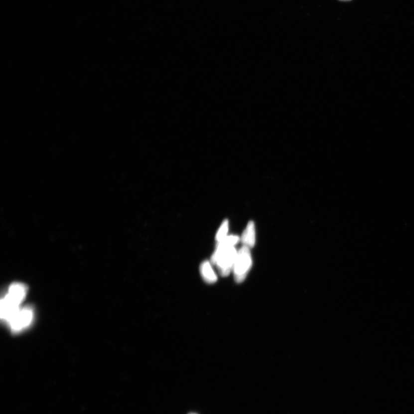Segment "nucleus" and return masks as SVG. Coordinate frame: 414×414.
<instances>
[{"label":"nucleus","mask_w":414,"mask_h":414,"mask_svg":"<svg viewBox=\"0 0 414 414\" xmlns=\"http://www.w3.org/2000/svg\"><path fill=\"white\" fill-rule=\"evenodd\" d=\"M237 253L234 246L229 244L225 239L218 242L211 261L223 276H228L232 270Z\"/></svg>","instance_id":"1"},{"label":"nucleus","mask_w":414,"mask_h":414,"mask_svg":"<svg viewBox=\"0 0 414 414\" xmlns=\"http://www.w3.org/2000/svg\"><path fill=\"white\" fill-rule=\"evenodd\" d=\"M251 252L248 246H244L237 253L234 266V276L238 282L243 281L251 267Z\"/></svg>","instance_id":"2"},{"label":"nucleus","mask_w":414,"mask_h":414,"mask_svg":"<svg viewBox=\"0 0 414 414\" xmlns=\"http://www.w3.org/2000/svg\"><path fill=\"white\" fill-rule=\"evenodd\" d=\"M33 312L28 308H20L8 321L12 330L18 331L27 327L32 322Z\"/></svg>","instance_id":"3"},{"label":"nucleus","mask_w":414,"mask_h":414,"mask_svg":"<svg viewBox=\"0 0 414 414\" xmlns=\"http://www.w3.org/2000/svg\"><path fill=\"white\" fill-rule=\"evenodd\" d=\"M26 293H27V288L25 285L20 283H14L10 286L5 296L20 305L21 302L24 299Z\"/></svg>","instance_id":"4"},{"label":"nucleus","mask_w":414,"mask_h":414,"mask_svg":"<svg viewBox=\"0 0 414 414\" xmlns=\"http://www.w3.org/2000/svg\"><path fill=\"white\" fill-rule=\"evenodd\" d=\"M200 272L204 280L209 284H213L217 281V276L211 266V264L208 261H204L201 265Z\"/></svg>","instance_id":"5"},{"label":"nucleus","mask_w":414,"mask_h":414,"mask_svg":"<svg viewBox=\"0 0 414 414\" xmlns=\"http://www.w3.org/2000/svg\"><path fill=\"white\" fill-rule=\"evenodd\" d=\"M255 227L253 222L249 223L242 237V241L246 246L253 247L255 244Z\"/></svg>","instance_id":"6"},{"label":"nucleus","mask_w":414,"mask_h":414,"mask_svg":"<svg viewBox=\"0 0 414 414\" xmlns=\"http://www.w3.org/2000/svg\"><path fill=\"white\" fill-rule=\"evenodd\" d=\"M229 222L225 221L222 224L221 227L216 234V239L218 242H221L227 237V234L228 233Z\"/></svg>","instance_id":"7"},{"label":"nucleus","mask_w":414,"mask_h":414,"mask_svg":"<svg viewBox=\"0 0 414 414\" xmlns=\"http://www.w3.org/2000/svg\"><path fill=\"white\" fill-rule=\"evenodd\" d=\"M340 1H350V0H340Z\"/></svg>","instance_id":"8"},{"label":"nucleus","mask_w":414,"mask_h":414,"mask_svg":"<svg viewBox=\"0 0 414 414\" xmlns=\"http://www.w3.org/2000/svg\"><path fill=\"white\" fill-rule=\"evenodd\" d=\"M196 414V413H189V414Z\"/></svg>","instance_id":"9"}]
</instances>
